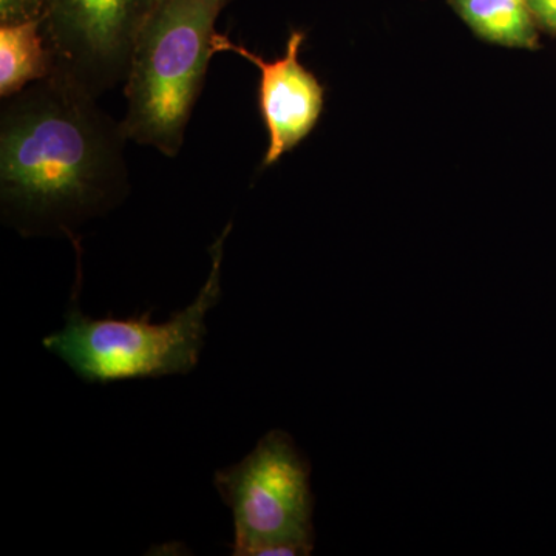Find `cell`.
<instances>
[{
	"label": "cell",
	"instance_id": "8",
	"mask_svg": "<svg viewBox=\"0 0 556 556\" xmlns=\"http://www.w3.org/2000/svg\"><path fill=\"white\" fill-rule=\"evenodd\" d=\"M479 39L508 49H540L538 25L526 0H448Z\"/></svg>",
	"mask_w": 556,
	"mask_h": 556
},
{
	"label": "cell",
	"instance_id": "4",
	"mask_svg": "<svg viewBox=\"0 0 556 556\" xmlns=\"http://www.w3.org/2000/svg\"><path fill=\"white\" fill-rule=\"evenodd\" d=\"M214 485L232 511L233 556L313 554L311 464L287 431H268L239 464L218 470Z\"/></svg>",
	"mask_w": 556,
	"mask_h": 556
},
{
	"label": "cell",
	"instance_id": "9",
	"mask_svg": "<svg viewBox=\"0 0 556 556\" xmlns=\"http://www.w3.org/2000/svg\"><path fill=\"white\" fill-rule=\"evenodd\" d=\"M49 0H0V25L42 20Z\"/></svg>",
	"mask_w": 556,
	"mask_h": 556
},
{
	"label": "cell",
	"instance_id": "3",
	"mask_svg": "<svg viewBox=\"0 0 556 556\" xmlns=\"http://www.w3.org/2000/svg\"><path fill=\"white\" fill-rule=\"evenodd\" d=\"M232 0H159L139 31L124 83L129 141L175 159L215 54V25Z\"/></svg>",
	"mask_w": 556,
	"mask_h": 556
},
{
	"label": "cell",
	"instance_id": "5",
	"mask_svg": "<svg viewBox=\"0 0 556 556\" xmlns=\"http://www.w3.org/2000/svg\"><path fill=\"white\" fill-rule=\"evenodd\" d=\"M159 0H49L42 28L51 76L93 98L126 83L142 25Z\"/></svg>",
	"mask_w": 556,
	"mask_h": 556
},
{
	"label": "cell",
	"instance_id": "10",
	"mask_svg": "<svg viewBox=\"0 0 556 556\" xmlns=\"http://www.w3.org/2000/svg\"><path fill=\"white\" fill-rule=\"evenodd\" d=\"M538 28L556 36V0H526Z\"/></svg>",
	"mask_w": 556,
	"mask_h": 556
},
{
	"label": "cell",
	"instance_id": "2",
	"mask_svg": "<svg viewBox=\"0 0 556 556\" xmlns=\"http://www.w3.org/2000/svg\"><path fill=\"white\" fill-rule=\"evenodd\" d=\"M230 230L232 223L208 248L212 268L199 295L161 324H153L152 309L123 318L112 314L105 317L84 314L79 303L83 247L80 239L72 240L78 257V274L65 324L60 331L43 338L42 346L91 386L189 375L200 364L206 343L208 311L222 299L223 257Z\"/></svg>",
	"mask_w": 556,
	"mask_h": 556
},
{
	"label": "cell",
	"instance_id": "6",
	"mask_svg": "<svg viewBox=\"0 0 556 556\" xmlns=\"http://www.w3.org/2000/svg\"><path fill=\"white\" fill-rule=\"evenodd\" d=\"M303 42L305 33L291 31L285 56L265 61L228 36L217 33L214 39L215 53L239 54L260 70L258 108L269 139L262 167L274 166L285 153L298 148L324 112L325 87L299 61Z\"/></svg>",
	"mask_w": 556,
	"mask_h": 556
},
{
	"label": "cell",
	"instance_id": "7",
	"mask_svg": "<svg viewBox=\"0 0 556 556\" xmlns=\"http://www.w3.org/2000/svg\"><path fill=\"white\" fill-rule=\"evenodd\" d=\"M53 56L42 20L0 25V98L14 97L31 84L49 78Z\"/></svg>",
	"mask_w": 556,
	"mask_h": 556
},
{
	"label": "cell",
	"instance_id": "1",
	"mask_svg": "<svg viewBox=\"0 0 556 556\" xmlns=\"http://www.w3.org/2000/svg\"><path fill=\"white\" fill-rule=\"evenodd\" d=\"M121 121L49 76L0 109V217L25 239L67 237L130 195Z\"/></svg>",
	"mask_w": 556,
	"mask_h": 556
}]
</instances>
